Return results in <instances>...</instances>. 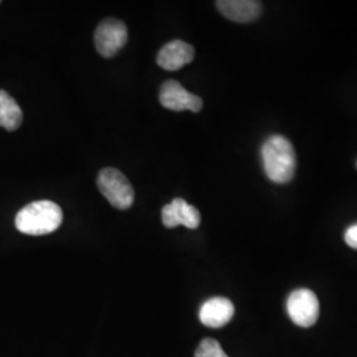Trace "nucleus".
<instances>
[{"mask_svg":"<svg viewBox=\"0 0 357 357\" xmlns=\"http://www.w3.org/2000/svg\"><path fill=\"white\" fill-rule=\"evenodd\" d=\"M128 38V26L114 17L102 20L94 32L96 48L105 59L114 57L125 47Z\"/></svg>","mask_w":357,"mask_h":357,"instance_id":"obj_4","label":"nucleus"},{"mask_svg":"<svg viewBox=\"0 0 357 357\" xmlns=\"http://www.w3.org/2000/svg\"><path fill=\"white\" fill-rule=\"evenodd\" d=\"M234 315V306L229 299L216 296L208 299L200 308L202 323L211 328H220L228 324Z\"/></svg>","mask_w":357,"mask_h":357,"instance_id":"obj_10","label":"nucleus"},{"mask_svg":"<svg viewBox=\"0 0 357 357\" xmlns=\"http://www.w3.org/2000/svg\"><path fill=\"white\" fill-rule=\"evenodd\" d=\"M162 222L168 229L176 228L178 225H183L188 229H196L202 222V216L196 206L178 197L174 199L171 204L163 206Z\"/></svg>","mask_w":357,"mask_h":357,"instance_id":"obj_7","label":"nucleus"},{"mask_svg":"<svg viewBox=\"0 0 357 357\" xmlns=\"http://www.w3.org/2000/svg\"><path fill=\"white\" fill-rule=\"evenodd\" d=\"M356 169H357V160H356Z\"/></svg>","mask_w":357,"mask_h":357,"instance_id":"obj_14","label":"nucleus"},{"mask_svg":"<svg viewBox=\"0 0 357 357\" xmlns=\"http://www.w3.org/2000/svg\"><path fill=\"white\" fill-rule=\"evenodd\" d=\"M344 241L348 246L357 250V224L345 230Z\"/></svg>","mask_w":357,"mask_h":357,"instance_id":"obj_13","label":"nucleus"},{"mask_svg":"<svg viewBox=\"0 0 357 357\" xmlns=\"http://www.w3.org/2000/svg\"><path fill=\"white\" fill-rule=\"evenodd\" d=\"M319 299L308 289H298L287 299V312L299 327H311L319 318Z\"/></svg>","mask_w":357,"mask_h":357,"instance_id":"obj_5","label":"nucleus"},{"mask_svg":"<svg viewBox=\"0 0 357 357\" xmlns=\"http://www.w3.org/2000/svg\"><path fill=\"white\" fill-rule=\"evenodd\" d=\"M0 3H1V1H0Z\"/></svg>","mask_w":357,"mask_h":357,"instance_id":"obj_15","label":"nucleus"},{"mask_svg":"<svg viewBox=\"0 0 357 357\" xmlns=\"http://www.w3.org/2000/svg\"><path fill=\"white\" fill-rule=\"evenodd\" d=\"M23 123V112L13 97L0 90V126L7 131H15Z\"/></svg>","mask_w":357,"mask_h":357,"instance_id":"obj_11","label":"nucleus"},{"mask_svg":"<svg viewBox=\"0 0 357 357\" xmlns=\"http://www.w3.org/2000/svg\"><path fill=\"white\" fill-rule=\"evenodd\" d=\"M63 211L50 200H40L22 208L15 217L16 229L28 236H45L59 229Z\"/></svg>","mask_w":357,"mask_h":357,"instance_id":"obj_1","label":"nucleus"},{"mask_svg":"<svg viewBox=\"0 0 357 357\" xmlns=\"http://www.w3.org/2000/svg\"><path fill=\"white\" fill-rule=\"evenodd\" d=\"M193 59H195V48L191 44L181 40H172L167 43L166 45L159 51L156 63L165 70L175 72L192 63Z\"/></svg>","mask_w":357,"mask_h":357,"instance_id":"obj_8","label":"nucleus"},{"mask_svg":"<svg viewBox=\"0 0 357 357\" xmlns=\"http://www.w3.org/2000/svg\"><path fill=\"white\" fill-rule=\"evenodd\" d=\"M159 100L163 107L172 112L190 110L192 113H199L203 109V100L183 88L175 79H168L162 85Z\"/></svg>","mask_w":357,"mask_h":357,"instance_id":"obj_6","label":"nucleus"},{"mask_svg":"<svg viewBox=\"0 0 357 357\" xmlns=\"http://www.w3.org/2000/svg\"><path fill=\"white\" fill-rule=\"evenodd\" d=\"M262 162L268 178L278 183L286 184L294 176L296 167L295 150L290 141L282 135H273L264 143Z\"/></svg>","mask_w":357,"mask_h":357,"instance_id":"obj_2","label":"nucleus"},{"mask_svg":"<svg viewBox=\"0 0 357 357\" xmlns=\"http://www.w3.org/2000/svg\"><path fill=\"white\" fill-rule=\"evenodd\" d=\"M98 190L116 209H128L134 204L135 193L128 178L115 168H105L97 178Z\"/></svg>","mask_w":357,"mask_h":357,"instance_id":"obj_3","label":"nucleus"},{"mask_svg":"<svg viewBox=\"0 0 357 357\" xmlns=\"http://www.w3.org/2000/svg\"><path fill=\"white\" fill-rule=\"evenodd\" d=\"M217 10L236 23H250L262 13V4L255 0H220Z\"/></svg>","mask_w":357,"mask_h":357,"instance_id":"obj_9","label":"nucleus"},{"mask_svg":"<svg viewBox=\"0 0 357 357\" xmlns=\"http://www.w3.org/2000/svg\"><path fill=\"white\" fill-rule=\"evenodd\" d=\"M195 357H229L215 339H204L195 352Z\"/></svg>","mask_w":357,"mask_h":357,"instance_id":"obj_12","label":"nucleus"}]
</instances>
